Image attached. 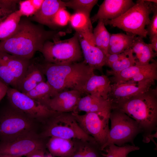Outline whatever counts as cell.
Wrapping results in <instances>:
<instances>
[{
    "mask_svg": "<svg viewBox=\"0 0 157 157\" xmlns=\"http://www.w3.org/2000/svg\"><path fill=\"white\" fill-rule=\"evenodd\" d=\"M65 34L63 31L46 30L43 25L22 17L14 33L0 41V51L31 60L37 51H41L46 41L60 39Z\"/></svg>",
    "mask_w": 157,
    "mask_h": 157,
    "instance_id": "cell-1",
    "label": "cell"
},
{
    "mask_svg": "<svg viewBox=\"0 0 157 157\" xmlns=\"http://www.w3.org/2000/svg\"><path fill=\"white\" fill-rule=\"evenodd\" d=\"M47 82L52 90L51 97L60 92L74 90L79 91L94 74V69L84 60L65 64L41 62Z\"/></svg>",
    "mask_w": 157,
    "mask_h": 157,
    "instance_id": "cell-2",
    "label": "cell"
},
{
    "mask_svg": "<svg viewBox=\"0 0 157 157\" xmlns=\"http://www.w3.org/2000/svg\"><path fill=\"white\" fill-rule=\"evenodd\" d=\"M116 109L133 119L142 129H149L156 125L157 120V88L112 104Z\"/></svg>",
    "mask_w": 157,
    "mask_h": 157,
    "instance_id": "cell-3",
    "label": "cell"
},
{
    "mask_svg": "<svg viewBox=\"0 0 157 157\" xmlns=\"http://www.w3.org/2000/svg\"><path fill=\"white\" fill-rule=\"evenodd\" d=\"M156 4L146 0H137L134 6L119 17L103 20L105 25L117 27L127 34L146 38L147 32L145 27L149 22L150 15Z\"/></svg>",
    "mask_w": 157,
    "mask_h": 157,
    "instance_id": "cell-4",
    "label": "cell"
},
{
    "mask_svg": "<svg viewBox=\"0 0 157 157\" xmlns=\"http://www.w3.org/2000/svg\"><path fill=\"white\" fill-rule=\"evenodd\" d=\"M40 136L44 139L54 137L66 139H79L96 141L80 127L71 112L54 111L42 123Z\"/></svg>",
    "mask_w": 157,
    "mask_h": 157,
    "instance_id": "cell-5",
    "label": "cell"
},
{
    "mask_svg": "<svg viewBox=\"0 0 157 157\" xmlns=\"http://www.w3.org/2000/svg\"><path fill=\"white\" fill-rule=\"evenodd\" d=\"M36 122L9 104L0 113V140L8 141L37 134Z\"/></svg>",
    "mask_w": 157,
    "mask_h": 157,
    "instance_id": "cell-6",
    "label": "cell"
},
{
    "mask_svg": "<svg viewBox=\"0 0 157 157\" xmlns=\"http://www.w3.org/2000/svg\"><path fill=\"white\" fill-rule=\"evenodd\" d=\"M40 52L44 61L57 64L80 62L83 56L76 32L67 39L47 41Z\"/></svg>",
    "mask_w": 157,
    "mask_h": 157,
    "instance_id": "cell-7",
    "label": "cell"
},
{
    "mask_svg": "<svg viewBox=\"0 0 157 157\" xmlns=\"http://www.w3.org/2000/svg\"><path fill=\"white\" fill-rule=\"evenodd\" d=\"M109 119L111 127L107 141L101 148L102 151L111 144L121 146L125 143L132 141L142 129L136 121L116 109H112Z\"/></svg>",
    "mask_w": 157,
    "mask_h": 157,
    "instance_id": "cell-8",
    "label": "cell"
},
{
    "mask_svg": "<svg viewBox=\"0 0 157 157\" xmlns=\"http://www.w3.org/2000/svg\"><path fill=\"white\" fill-rule=\"evenodd\" d=\"M9 103L42 123L54 111L17 89L9 87L6 95Z\"/></svg>",
    "mask_w": 157,
    "mask_h": 157,
    "instance_id": "cell-9",
    "label": "cell"
},
{
    "mask_svg": "<svg viewBox=\"0 0 157 157\" xmlns=\"http://www.w3.org/2000/svg\"><path fill=\"white\" fill-rule=\"evenodd\" d=\"M30 61L0 51V81L17 90Z\"/></svg>",
    "mask_w": 157,
    "mask_h": 157,
    "instance_id": "cell-10",
    "label": "cell"
},
{
    "mask_svg": "<svg viewBox=\"0 0 157 157\" xmlns=\"http://www.w3.org/2000/svg\"><path fill=\"white\" fill-rule=\"evenodd\" d=\"M72 113L78 124L88 135L92 137L101 147L106 143L109 132V117L94 113L80 115Z\"/></svg>",
    "mask_w": 157,
    "mask_h": 157,
    "instance_id": "cell-11",
    "label": "cell"
},
{
    "mask_svg": "<svg viewBox=\"0 0 157 157\" xmlns=\"http://www.w3.org/2000/svg\"><path fill=\"white\" fill-rule=\"evenodd\" d=\"M45 139L35 134L11 140L1 141L0 154L15 157L26 156L35 150L46 149Z\"/></svg>",
    "mask_w": 157,
    "mask_h": 157,
    "instance_id": "cell-12",
    "label": "cell"
},
{
    "mask_svg": "<svg viewBox=\"0 0 157 157\" xmlns=\"http://www.w3.org/2000/svg\"><path fill=\"white\" fill-rule=\"evenodd\" d=\"M155 80L148 79L138 82L129 81L124 83L111 85L108 99L112 103L145 92L154 85Z\"/></svg>",
    "mask_w": 157,
    "mask_h": 157,
    "instance_id": "cell-13",
    "label": "cell"
},
{
    "mask_svg": "<svg viewBox=\"0 0 157 157\" xmlns=\"http://www.w3.org/2000/svg\"><path fill=\"white\" fill-rule=\"evenodd\" d=\"M82 94L74 90H64L51 97L45 106L50 110L57 112H75Z\"/></svg>",
    "mask_w": 157,
    "mask_h": 157,
    "instance_id": "cell-14",
    "label": "cell"
},
{
    "mask_svg": "<svg viewBox=\"0 0 157 157\" xmlns=\"http://www.w3.org/2000/svg\"><path fill=\"white\" fill-rule=\"evenodd\" d=\"M135 4L132 0H105L99 6L97 13L90 18L91 22L117 18Z\"/></svg>",
    "mask_w": 157,
    "mask_h": 157,
    "instance_id": "cell-15",
    "label": "cell"
},
{
    "mask_svg": "<svg viewBox=\"0 0 157 157\" xmlns=\"http://www.w3.org/2000/svg\"><path fill=\"white\" fill-rule=\"evenodd\" d=\"M111 110L112 103L108 99L101 96L87 94L81 98L75 112L94 113L109 117Z\"/></svg>",
    "mask_w": 157,
    "mask_h": 157,
    "instance_id": "cell-16",
    "label": "cell"
},
{
    "mask_svg": "<svg viewBox=\"0 0 157 157\" xmlns=\"http://www.w3.org/2000/svg\"><path fill=\"white\" fill-rule=\"evenodd\" d=\"M46 79L42 69L41 62L36 59H31L26 71L18 85L17 90L26 94L39 83L46 81Z\"/></svg>",
    "mask_w": 157,
    "mask_h": 157,
    "instance_id": "cell-17",
    "label": "cell"
},
{
    "mask_svg": "<svg viewBox=\"0 0 157 157\" xmlns=\"http://www.w3.org/2000/svg\"><path fill=\"white\" fill-rule=\"evenodd\" d=\"M79 39L85 61L94 70L102 72L103 67L105 65V54L96 46L91 44L79 35Z\"/></svg>",
    "mask_w": 157,
    "mask_h": 157,
    "instance_id": "cell-18",
    "label": "cell"
},
{
    "mask_svg": "<svg viewBox=\"0 0 157 157\" xmlns=\"http://www.w3.org/2000/svg\"><path fill=\"white\" fill-rule=\"evenodd\" d=\"M111 85V81L107 76L94 74L89 78L79 91L82 94L101 96L107 99Z\"/></svg>",
    "mask_w": 157,
    "mask_h": 157,
    "instance_id": "cell-19",
    "label": "cell"
},
{
    "mask_svg": "<svg viewBox=\"0 0 157 157\" xmlns=\"http://www.w3.org/2000/svg\"><path fill=\"white\" fill-rule=\"evenodd\" d=\"M61 8H66L65 1L60 0H44L37 11L28 18L31 21L51 27L52 19Z\"/></svg>",
    "mask_w": 157,
    "mask_h": 157,
    "instance_id": "cell-20",
    "label": "cell"
},
{
    "mask_svg": "<svg viewBox=\"0 0 157 157\" xmlns=\"http://www.w3.org/2000/svg\"><path fill=\"white\" fill-rule=\"evenodd\" d=\"M69 22L80 36L91 44L95 45L90 15L82 12H75L71 15Z\"/></svg>",
    "mask_w": 157,
    "mask_h": 157,
    "instance_id": "cell-21",
    "label": "cell"
},
{
    "mask_svg": "<svg viewBox=\"0 0 157 157\" xmlns=\"http://www.w3.org/2000/svg\"><path fill=\"white\" fill-rule=\"evenodd\" d=\"M73 140V149L66 157H102V151L96 141L79 139Z\"/></svg>",
    "mask_w": 157,
    "mask_h": 157,
    "instance_id": "cell-22",
    "label": "cell"
},
{
    "mask_svg": "<svg viewBox=\"0 0 157 157\" xmlns=\"http://www.w3.org/2000/svg\"><path fill=\"white\" fill-rule=\"evenodd\" d=\"M135 54V65L144 66L149 64L157 56V53L152 49L150 44L145 42L143 38L136 36L131 47Z\"/></svg>",
    "mask_w": 157,
    "mask_h": 157,
    "instance_id": "cell-23",
    "label": "cell"
},
{
    "mask_svg": "<svg viewBox=\"0 0 157 157\" xmlns=\"http://www.w3.org/2000/svg\"><path fill=\"white\" fill-rule=\"evenodd\" d=\"M72 139L52 137L46 143V147L52 156L66 157L71 152L73 148Z\"/></svg>",
    "mask_w": 157,
    "mask_h": 157,
    "instance_id": "cell-24",
    "label": "cell"
},
{
    "mask_svg": "<svg viewBox=\"0 0 157 157\" xmlns=\"http://www.w3.org/2000/svg\"><path fill=\"white\" fill-rule=\"evenodd\" d=\"M135 36L122 33L111 34L108 53H120L131 48Z\"/></svg>",
    "mask_w": 157,
    "mask_h": 157,
    "instance_id": "cell-25",
    "label": "cell"
},
{
    "mask_svg": "<svg viewBox=\"0 0 157 157\" xmlns=\"http://www.w3.org/2000/svg\"><path fill=\"white\" fill-rule=\"evenodd\" d=\"M22 17L18 10L0 20V41L7 39L14 33Z\"/></svg>",
    "mask_w": 157,
    "mask_h": 157,
    "instance_id": "cell-26",
    "label": "cell"
},
{
    "mask_svg": "<svg viewBox=\"0 0 157 157\" xmlns=\"http://www.w3.org/2000/svg\"><path fill=\"white\" fill-rule=\"evenodd\" d=\"M105 26L103 20H99L97 25L93 30V34L95 46L106 55L108 54L111 34L108 32Z\"/></svg>",
    "mask_w": 157,
    "mask_h": 157,
    "instance_id": "cell-27",
    "label": "cell"
},
{
    "mask_svg": "<svg viewBox=\"0 0 157 157\" xmlns=\"http://www.w3.org/2000/svg\"><path fill=\"white\" fill-rule=\"evenodd\" d=\"M135 58L133 55L131 48H130L122 52L120 58L113 63L109 67L111 70H107L108 75L119 73L131 66L135 65Z\"/></svg>",
    "mask_w": 157,
    "mask_h": 157,
    "instance_id": "cell-28",
    "label": "cell"
},
{
    "mask_svg": "<svg viewBox=\"0 0 157 157\" xmlns=\"http://www.w3.org/2000/svg\"><path fill=\"white\" fill-rule=\"evenodd\" d=\"M51 88L46 81L39 83L34 88L25 94L45 106L47 101L51 97Z\"/></svg>",
    "mask_w": 157,
    "mask_h": 157,
    "instance_id": "cell-29",
    "label": "cell"
},
{
    "mask_svg": "<svg viewBox=\"0 0 157 157\" xmlns=\"http://www.w3.org/2000/svg\"><path fill=\"white\" fill-rule=\"evenodd\" d=\"M97 0H71L65 2L66 7L72 8L75 12H81L90 15Z\"/></svg>",
    "mask_w": 157,
    "mask_h": 157,
    "instance_id": "cell-30",
    "label": "cell"
},
{
    "mask_svg": "<svg viewBox=\"0 0 157 157\" xmlns=\"http://www.w3.org/2000/svg\"><path fill=\"white\" fill-rule=\"evenodd\" d=\"M44 0H20L19 10L22 16L30 17L39 9Z\"/></svg>",
    "mask_w": 157,
    "mask_h": 157,
    "instance_id": "cell-31",
    "label": "cell"
},
{
    "mask_svg": "<svg viewBox=\"0 0 157 157\" xmlns=\"http://www.w3.org/2000/svg\"><path fill=\"white\" fill-rule=\"evenodd\" d=\"M107 154L105 157H124L127 156L130 152L138 150L140 148L134 145H127L119 146L114 144L108 146Z\"/></svg>",
    "mask_w": 157,
    "mask_h": 157,
    "instance_id": "cell-32",
    "label": "cell"
},
{
    "mask_svg": "<svg viewBox=\"0 0 157 157\" xmlns=\"http://www.w3.org/2000/svg\"><path fill=\"white\" fill-rule=\"evenodd\" d=\"M19 0H0V20L19 9Z\"/></svg>",
    "mask_w": 157,
    "mask_h": 157,
    "instance_id": "cell-33",
    "label": "cell"
},
{
    "mask_svg": "<svg viewBox=\"0 0 157 157\" xmlns=\"http://www.w3.org/2000/svg\"><path fill=\"white\" fill-rule=\"evenodd\" d=\"M65 8H61L56 13L51 20V27L56 26L63 27L67 24L71 15Z\"/></svg>",
    "mask_w": 157,
    "mask_h": 157,
    "instance_id": "cell-34",
    "label": "cell"
},
{
    "mask_svg": "<svg viewBox=\"0 0 157 157\" xmlns=\"http://www.w3.org/2000/svg\"><path fill=\"white\" fill-rule=\"evenodd\" d=\"M152 13L153 16L147 25L146 30L147 35H148L150 39L154 36L157 35V5H155Z\"/></svg>",
    "mask_w": 157,
    "mask_h": 157,
    "instance_id": "cell-35",
    "label": "cell"
},
{
    "mask_svg": "<svg viewBox=\"0 0 157 157\" xmlns=\"http://www.w3.org/2000/svg\"><path fill=\"white\" fill-rule=\"evenodd\" d=\"M122 55V52L118 54H110L106 55L105 65L109 67L113 63L119 60Z\"/></svg>",
    "mask_w": 157,
    "mask_h": 157,
    "instance_id": "cell-36",
    "label": "cell"
},
{
    "mask_svg": "<svg viewBox=\"0 0 157 157\" xmlns=\"http://www.w3.org/2000/svg\"><path fill=\"white\" fill-rule=\"evenodd\" d=\"M45 149L35 150L26 156V157H45Z\"/></svg>",
    "mask_w": 157,
    "mask_h": 157,
    "instance_id": "cell-37",
    "label": "cell"
},
{
    "mask_svg": "<svg viewBox=\"0 0 157 157\" xmlns=\"http://www.w3.org/2000/svg\"><path fill=\"white\" fill-rule=\"evenodd\" d=\"M9 86L0 81V101L6 95Z\"/></svg>",
    "mask_w": 157,
    "mask_h": 157,
    "instance_id": "cell-38",
    "label": "cell"
},
{
    "mask_svg": "<svg viewBox=\"0 0 157 157\" xmlns=\"http://www.w3.org/2000/svg\"><path fill=\"white\" fill-rule=\"evenodd\" d=\"M150 46L152 49L157 53V35H156L150 39Z\"/></svg>",
    "mask_w": 157,
    "mask_h": 157,
    "instance_id": "cell-39",
    "label": "cell"
},
{
    "mask_svg": "<svg viewBox=\"0 0 157 157\" xmlns=\"http://www.w3.org/2000/svg\"><path fill=\"white\" fill-rule=\"evenodd\" d=\"M147 1L149 2L152 3H157V1L156 0H146Z\"/></svg>",
    "mask_w": 157,
    "mask_h": 157,
    "instance_id": "cell-40",
    "label": "cell"
},
{
    "mask_svg": "<svg viewBox=\"0 0 157 157\" xmlns=\"http://www.w3.org/2000/svg\"><path fill=\"white\" fill-rule=\"evenodd\" d=\"M0 157H15L8 155L0 154Z\"/></svg>",
    "mask_w": 157,
    "mask_h": 157,
    "instance_id": "cell-41",
    "label": "cell"
},
{
    "mask_svg": "<svg viewBox=\"0 0 157 157\" xmlns=\"http://www.w3.org/2000/svg\"><path fill=\"white\" fill-rule=\"evenodd\" d=\"M45 157H54L50 154H47Z\"/></svg>",
    "mask_w": 157,
    "mask_h": 157,
    "instance_id": "cell-42",
    "label": "cell"
},
{
    "mask_svg": "<svg viewBox=\"0 0 157 157\" xmlns=\"http://www.w3.org/2000/svg\"><path fill=\"white\" fill-rule=\"evenodd\" d=\"M127 156H125V157H126Z\"/></svg>",
    "mask_w": 157,
    "mask_h": 157,
    "instance_id": "cell-43",
    "label": "cell"
}]
</instances>
